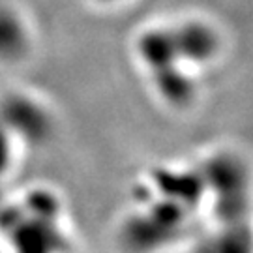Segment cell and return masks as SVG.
I'll list each match as a JSON object with an SVG mask.
<instances>
[{
  "mask_svg": "<svg viewBox=\"0 0 253 253\" xmlns=\"http://www.w3.org/2000/svg\"><path fill=\"white\" fill-rule=\"evenodd\" d=\"M205 186V195H212V203L219 214L221 223L242 221L248 195V171L233 152L212 154L199 169Z\"/></svg>",
  "mask_w": 253,
  "mask_h": 253,
  "instance_id": "6da1fadb",
  "label": "cell"
},
{
  "mask_svg": "<svg viewBox=\"0 0 253 253\" xmlns=\"http://www.w3.org/2000/svg\"><path fill=\"white\" fill-rule=\"evenodd\" d=\"M0 120L19 145L42 146L54 133L49 107L25 90H9L0 98Z\"/></svg>",
  "mask_w": 253,
  "mask_h": 253,
  "instance_id": "7a4b0ae2",
  "label": "cell"
},
{
  "mask_svg": "<svg viewBox=\"0 0 253 253\" xmlns=\"http://www.w3.org/2000/svg\"><path fill=\"white\" fill-rule=\"evenodd\" d=\"M178 60L193 70H205L219 60L223 53V38L214 25L203 19H184L171 25Z\"/></svg>",
  "mask_w": 253,
  "mask_h": 253,
  "instance_id": "3957f363",
  "label": "cell"
},
{
  "mask_svg": "<svg viewBox=\"0 0 253 253\" xmlns=\"http://www.w3.org/2000/svg\"><path fill=\"white\" fill-rule=\"evenodd\" d=\"M146 75L152 92L169 109H190L199 96V72L186 64L176 62Z\"/></svg>",
  "mask_w": 253,
  "mask_h": 253,
  "instance_id": "277c9868",
  "label": "cell"
},
{
  "mask_svg": "<svg viewBox=\"0 0 253 253\" xmlns=\"http://www.w3.org/2000/svg\"><path fill=\"white\" fill-rule=\"evenodd\" d=\"M133 56L146 73L180 62L171 25H150L143 28L133 40Z\"/></svg>",
  "mask_w": 253,
  "mask_h": 253,
  "instance_id": "5b68a950",
  "label": "cell"
},
{
  "mask_svg": "<svg viewBox=\"0 0 253 253\" xmlns=\"http://www.w3.org/2000/svg\"><path fill=\"white\" fill-rule=\"evenodd\" d=\"M34 38L17 9L0 4V66H19L32 53Z\"/></svg>",
  "mask_w": 253,
  "mask_h": 253,
  "instance_id": "8992f818",
  "label": "cell"
},
{
  "mask_svg": "<svg viewBox=\"0 0 253 253\" xmlns=\"http://www.w3.org/2000/svg\"><path fill=\"white\" fill-rule=\"evenodd\" d=\"M199 253H252L250 227L244 219L221 223V229L208 238Z\"/></svg>",
  "mask_w": 253,
  "mask_h": 253,
  "instance_id": "52a82bcc",
  "label": "cell"
},
{
  "mask_svg": "<svg viewBox=\"0 0 253 253\" xmlns=\"http://www.w3.org/2000/svg\"><path fill=\"white\" fill-rule=\"evenodd\" d=\"M19 146L21 145L13 139L9 129L0 120V180L9 176V172L13 171Z\"/></svg>",
  "mask_w": 253,
  "mask_h": 253,
  "instance_id": "ba28073f",
  "label": "cell"
},
{
  "mask_svg": "<svg viewBox=\"0 0 253 253\" xmlns=\"http://www.w3.org/2000/svg\"><path fill=\"white\" fill-rule=\"evenodd\" d=\"M100 2H105V4H111V2H118V0H100Z\"/></svg>",
  "mask_w": 253,
  "mask_h": 253,
  "instance_id": "9c48e42d",
  "label": "cell"
}]
</instances>
